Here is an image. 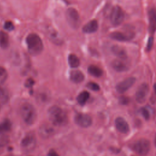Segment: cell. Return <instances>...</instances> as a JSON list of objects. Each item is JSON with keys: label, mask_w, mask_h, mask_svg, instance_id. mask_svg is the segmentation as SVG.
<instances>
[{"label": "cell", "mask_w": 156, "mask_h": 156, "mask_svg": "<svg viewBox=\"0 0 156 156\" xmlns=\"http://www.w3.org/2000/svg\"><path fill=\"white\" fill-rule=\"evenodd\" d=\"M75 123L83 128L90 127L92 124V119L91 116L87 114L79 113L75 115L74 118Z\"/></svg>", "instance_id": "8"}, {"label": "cell", "mask_w": 156, "mask_h": 156, "mask_svg": "<svg viewBox=\"0 0 156 156\" xmlns=\"http://www.w3.org/2000/svg\"><path fill=\"white\" fill-rule=\"evenodd\" d=\"M115 124L116 129L122 133H127L129 131V126L127 122L122 117L116 118Z\"/></svg>", "instance_id": "11"}, {"label": "cell", "mask_w": 156, "mask_h": 156, "mask_svg": "<svg viewBox=\"0 0 156 156\" xmlns=\"http://www.w3.org/2000/svg\"><path fill=\"white\" fill-rule=\"evenodd\" d=\"M154 90L155 93L156 94V83H154Z\"/></svg>", "instance_id": "34"}, {"label": "cell", "mask_w": 156, "mask_h": 156, "mask_svg": "<svg viewBox=\"0 0 156 156\" xmlns=\"http://www.w3.org/2000/svg\"><path fill=\"white\" fill-rule=\"evenodd\" d=\"M98 28V24L96 20H93L87 23L82 28L83 32L86 34H91L95 32Z\"/></svg>", "instance_id": "14"}, {"label": "cell", "mask_w": 156, "mask_h": 156, "mask_svg": "<svg viewBox=\"0 0 156 156\" xmlns=\"http://www.w3.org/2000/svg\"><path fill=\"white\" fill-rule=\"evenodd\" d=\"M87 87L92 91H99L100 87L99 85L93 82H90L87 84Z\"/></svg>", "instance_id": "26"}, {"label": "cell", "mask_w": 156, "mask_h": 156, "mask_svg": "<svg viewBox=\"0 0 156 156\" xmlns=\"http://www.w3.org/2000/svg\"><path fill=\"white\" fill-rule=\"evenodd\" d=\"M48 156H59V155L54 149H51L48 154Z\"/></svg>", "instance_id": "33"}, {"label": "cell", "mask_w": 156, "mask_h": 156, "mask_svg": "<svg viewBox=\"0 0 156 156\" xmlns=\"http://www.w3.org/2000/svg\"><path fill=\"white\" fill-rule=\"evenodd\" d=\"M48 116L52 124L56 126H64L68 124V118L66 113L60 107L54 105L48 111Z\"/></svg>", "instance_id": "1"}, {"label": "cell", "mask_w": 156, "mask_h": 156, "mask_svg": "<svg viewBox=\"0 0 156 156\" xmlns=\"http://www.w3.org/2000/svg\"><path fill=\"white\" fill-rule=\"evenodd\" d=\"M7 78V72L5 68L0 66V85L4 83Z\"/></svg>", "instance_id": "25"}, {"label": "cell", "mask_w": 156, "mask_h": 156, "mask_svg": "<svg viewBox=\"0 0 156 156\" xmlns=\"http://www.w3.org/2000/svg\"><path fill=\"white\" fill-rule=\"evenodd\" d=\"M153 43H154V39H153V37H151L149 38L148 41H147V46H146V50L147 51H149L152 49V46H153Z\"/></svg>", "instance_id": "30"}, {"label": "cell", "mask_w": 156, "mask_h": 156, "mask_svg": "<svg viewBox=\"0 0 156 156\" xmlns=\"http://www.w3.org/2000/svg\"><path fill=\"white\" fill-rule=\"evenodd\" d=\"M124 19V13L122 9L118 5L115 6L110 13V21L115 26L120 25Z\"/></svg>", "instance_id": "6"}, {"label": "cell", "mask_w": 156, "mask_h": 156, "mask_svg": "<svg viewBox=\"0 0 156 156\" xmlns=\"http://www.w3.org/2000/svg\"><path fill=\"white\" fill-rule=\"evenodd\" d=\"M66 18L69 26L73 29H77L80 24V20L77 11L74 8H69L66 12Z\"/></svg>", "instance_id": "5"}, {"label": "cell", "mask_w": 156, "mask_h": 156, "mask_svg": "<svg viewBox=\"0 0 156 156\" xmlns=\"http://www.w3.org/2000/svg\"><path fill=\"white\" fill-rule=\"evenodd\" d=\"M0 110H1V105H0Z\"/></svg>", "instance_id": "36"}, {"label": "cell", "mask_w": 156, "mask_h": 156, "mask_svg": "<svg viewBox=\"0 0 156 156\" xmlns=\"http://www.w3.org/2000/svg\"><path fill=\"white\" fill-rule=\"evenodd\" d=\"M112 51L116 56L121 59H126L127 58V53L126 50L119 46H113L112 47Z\"/></svg>", "instance_id": "17"}, {"label": "cell", "mask_w": 156, "mask_h": 156, "mask_svg": "<svg viewBox=\"0 0 156 156\" xmlns=\"http://www.w3.org/2000/svg\"><path fill=\"white\" fill-rule=\"evenodd\" d=\"M135 81L136 79L134 77H130L124 79L116 85V91L120 94L124 93L135 83Z\"/></svg>", "instance_id": "10"}, {"label": "cell", "mask_w": 156, "mask_h": 156, "mask_svg": "<svg viewBox=\"0 0 156 156\" xmlns=\"http://www.w3.org/2000/svg\"><path fill=\"white\" fill-rule=\"evenodd\" d=\"M89 98L90 93L87 91H83L81 93H80L77 96V101L80 105H83L87 102Z\"/></svg>", "instance_id": "23"}, {"label": "cell", "mask_w": 156, "mask_h": 156, "mask_svg": "<svg viewBox=\"0 0 156 156\" xmlns=\"http://www.w3.org/2000/svg\"><path fill=\"white\" fill-rule=\"evenodd\" d=\"M88 72L90 75L96 77H99L103 74L102 70L99 67L93 65H90L88 66Z\"/></svg>", "instance_id": "19"}, {"label": "cell", "mask_w": 156, "mask_h": 156, "mask_svg": "<svg viewBox=\"0 0 156 156\" xmlns=\"http://www.w3.org/2000/svg\"><path fill=\"white\" fill-rule=\"evenodd\" d=\"M8 142V138L7 136H2L0 137V147L5 146Z\"/></svg>", "instance_id": "31"}, {"label": "cell", "mask_w": 156, "mask_h": 156, "mask_svg": "<svg viewBox=\"0 0 156 156\" xmlns=\"http://www.w3.org/2000/svg\"><path fill=\"white\" fill-rule=\"evenodd\" d=\"M68 62L69 66L73 68H77L80 65V60L79 58L74 54H71L68 58Z\"/></svg>", "instance_id": "22"}, {"label": "cell", "mask_w": 156, "mask_h": 156, "mask_svg": "<svg viewBox=\"0 0 156 156\" xmlns=\"http://www.w3.org/2000/svg\"><path fill=\"white\" fill-rule=\"evenodd\" d=\"M4 27L5 29H6L7 30H9V31L12 30L14 29V26H13V23L10 21H7L4 23Z\"/></svg>", "instance_id": "29"}, {"label": "cell", "mask_w": 156, "mask_h": 156, "mask_svg": "<svg viewBox=\"0 0 156 156\" xmlns=\"http://www.w3.org/2000/svg\"><path fill=\"white\" fill-rule=\"evenodd\" d=\"M12 128V122L9 119H4L0 123V134L9 132Z\"/></svg>", "instance_id": "21"}, {"label": "cell", "mask_w": 156, "mask_h": 156, "mask_svg": "<svg viewBox=\"0 0 156 156\" xmlns=\"http://www.w3.org/2000/svg\"><path fill=\"white\" fill-rule=\"evenodd\" d=\"M112 68L118 72H124L128 70V67L122 61L119 60H115L112 63Z\"/></svg>", "instance_id": "18"}, {"label": "cell", "mask_w": 156, "mask_h": 156, "mask_svg": "<svg viewBox=\"0 0 156 156\" xmlns=\"http://www.w3.org/2000/svg\"><path fill=\"white\" fill-rule=\"evenodd\" d=\"M20 115L23 121L29 125L34 124L37 118V112L35 107L28 102L24 103L21 106Z\"/></svg>", "instance_id": "3"}, {"label": "cell", "mask_w": 156, "mask_h": 156, "mask_svg": "<svg viewBox=\"0 0 156 156\" xmlns=\"http://www.w3.org/2000/svg\"><path fill=\"white\" fill-rule=\"evenodd\" d=\"M21 146L25 152H30L34 149L36 146V138L34 134L27 133L22 140Z\"/></svg>", "instance_id": "7"}, {"label": "cell", "mask_w": 156, "mask_h": 156, "mask_svg": "<svg viewBox=\"0 0 156 156\" xmlns=\"http://www.w3.org/2000/svg\"><path fill=\"white\" fill-rule=\"evenodd\" d=\"M140 113L146 120H148L149 119L150 113H149V110L146 108L142 107L141 108H140Z\"/></svg>", "instance_id": "27"}, {"label": "cell", "mask_w": 156, "mask_h": 156, "mask_svg": "<svg viewBox=\"0 0 156 156\" xmlns=\"http://www.w3.org/2000/svg\"><path fill=\"white\" fill-rule=\"evenodd\" d=\"M149 87L148 84L144 83L141 84L138 88L135 93V99L138 103H143L148 94Z\"/></svg>", "instance_id": "9"}, {"label": "cell", "mask_w": 156, "mask_h": 156, "mask_svg": "<svg viewBox=\"0 0 156 156\" xmlns=\"http://www.w3.org/2000/svg\"><path fill=\"white\" fill-rule=\"evenodd\" d=\"M133 34H126L119 32H114L110 34V37L119 41H125L132 38Z\"/></svg>", "instance_id": "15"}, {"label": "cell", "mask_w": 156, "mask_h": 156, "mask_svg": "<svg viewBox=\"0 0 156 156\" xmlns=\"http://www.w3.org/2000/svg\"><path fill=\"white\" fill-rule=\"evenodd\" d=\"M150 147L151 144L149 141L144 138H141L137 140L133 143L132 146V150L141 155H146L149 152Z\"/></svg>", "instance_id": "4"}, {"label": "cell", "mask_w": 156, "mask_h": 156, "mask_svg": "<svg viewBox=\"0 0 156 156\" xmlns=\"http://www.w3.org/2000/svg\"><path fill=\"white\" fill-rule=\"evenodd\" d=\"M29 52L32 55L40 54L43 49V44L40 37L36 34H30L26 38Z\"/></svg>", "instance_id": "2"}, {"label": "cell", "mask_w": 156, "mask_h": 156, "mask_svg": "<svg viewBox=\"0 0 156 156\" xmlns=\"http://www.w3.org/2000/svg\"><path fill=\"white\" fill-rule=\"evenodd\" d=\"M129 101H130L129 98L127 96H122L119 98V103L121 105H127L129 104Z\"/></svg>", "instance_id": "28"}, {"label": "cell", "mask_w": 156, "mask_h": 156, "mask_svg": "<svg viewBox=\"0 0 156 156\" xmlns=\"http://www.w3.org/2000/svg\"><path fill=\"white\" fill-rule=\"evenodd\" d=\"M8 99L9 94L7 90L0 85V101L3 103H5Z\"/></svg>", "instance_id": "24"}, {"label": "cell", "mask_w": 156, "mask_h": 156, "mask_svg": "<svg viewBox=\"0 0 156 156\" xmlns=\"http://www.w3.org/2000/svg\"><path fill=\"white\" fill-rule=\"evenodd\" d=\"M149 32L154 34L156 31V9H151L149 12Z\"/></svg>", "instance_id": "13"}, {"label": "cell", "mask_w": 156, "mask_h": 156, "mask_svg": "<svg viewBox=\"0 0 156 156\" xmlns=\"http://www.w3.org/2000/svg\"><path fill=\"white\" fill-rule=\"evenodd\" d=\"M70 80L76 83H80L84 80V74L79 70H73L69 74Z\"/></svg>", "instance_id": "16"}, {"label": "cell", "mask_w": 156, "mask_h": 156, "mask_svg": "<svg viewBox=\"0 0 156 156\" xmlns=\"http://www.w3.org/2000/svg\"><path fill=\"white\" fill-rule=\"evenodd\" d=\"M155 145H156V136H155Z\"/></svg>", "instance_id": "35"}, {"label": "cell", "mask_w": 156, "mask_h": 156, "mask_svg": "<svg viewBox=\"0 0 156 156\" xmlns=\"http://www.w3.org/2000/svg\"><path fill=\"white\" fill-rule=\"evenodd\" d=\"M9 45V38L8 35L3 32H0V46L2 49H6Z\"/></svg>", "instance_id": "20"}, {"label": "cell", "mask_w": 156, "mask_h": 156, "mask_svg": "<svg viewBox=\"0 0 156 156\" xmlns=\"http://www.w3.org/2000/svg\"><path fill=\"white\" fill-rule=\"evenodd\" d=\"M34 83V81L33 79H28L26 82V83H25V85L26 87H31Z\"/></svg>", "instance_id": "32"}, {"label": "cell", "mask_w": 156, "mask_h": 156, "mask_svg": "<svg viewBox=\"0 0 156 156\" xmlns=\"http://www.w3.org/2000/svg\"><path fill=\"white\" fill-rule=\"evenodd\" d=\"M38 133L43 138H49L54 134V130L51 126L44 124L40 127Z\"/></svg>", "instance_id": "12"}]
</instances>
